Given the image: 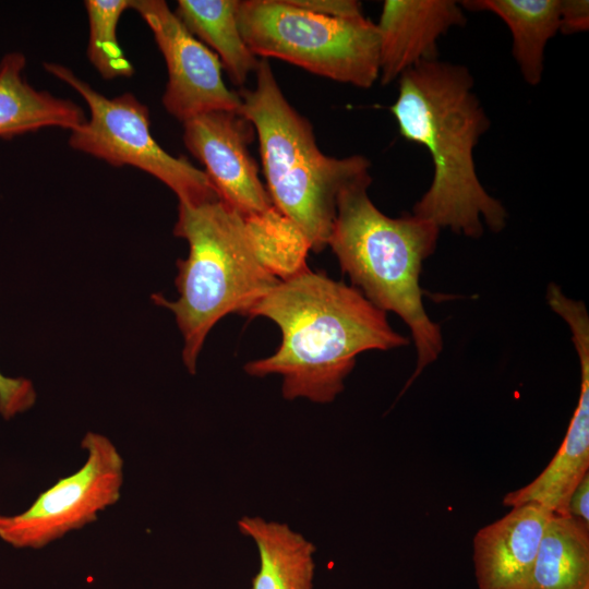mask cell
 <instances>
[{
  "instance_id": "cell-1",
  "label": "cell",
  "mask_w": 589,
  "mask_h": 589,
  "mask_svg": "<svg viewBox=\"0 0 589 589\" xmlns=\"http://www.w3.org/2000/svg\"><path fill=\"white\" fill-rule=\"evenodd\" d=\"M275 322L281 344L269 357L248 362L252 376L278 374L284 398L333 401L357 357L405 347L409 339L389 325L386 312L357 288L305 268L279 280L243 313Z\"/></svg>"
},
{
  "instance_id": "cell-2",
  "label": "cell",
  "mask_w": 589,
  "mask_h": 589,
  "mask_svg": "<svg viewBox=\"0 0 589 589\" xmlns=\"http://www.w3.org/2000/svg\"><path fill=\"white\" fill-rule=\"evenodd\" d=\"M474 81L461 64L422 61L399 76L389 108L402 137L429 151L434 175L412 214L478 239L484 224L493 232L506 227L507 212L481 184L473 148L490 129V119L473 92Z\"/></svg>"
},
{
  "instance_id": "cell-3",
  "label": "cell",
  "mask_w": 589,
  "mask_h": 589,
  "mask_svg": "<svg viewBox=\"0 0 589 589\" xmlns=\"http://www.w3.org/2000/svg\"><path fill=\"white\" fill-rule=\"evenodd\" d=\"M365 173L344 187L327 245L341 271L372 304L409 327L417 364L405 389L440 356L443 337L423 305V262L436 250L441 228L416 215L392 218L371 201Z\"/></svg>"
},
{
  "instance_id": "cell-4",
  "label": "cell",
  "mask_w": 589,
  "mask_h": 589,
  "mask_svg": "<svg viewBox=\"0 0 589 589\" xmlns=\"http://www.w3.org/2000/svg\"><path fill=\"white\" fill-rule=\"evenodd\" d=\"M254 88H242L241 115L259 136L266 190L274 207L303 233L310 250L327 247L340 190L369 173L362 155L327 156L313 128L284 96L266 59H260Z\"/></svg>"
},
{
  "instance_id": "cell-5",
  "label": "cell",
  "mask_w": 589,
  "mask_h": 589,
  "mask_svg": "<svg viewBox=\"0 0 589 589\" xmlns=\"http://www.w3.org/2000/svg\"><path fill=\"white\" fill-rule=\"evenodd\" d=\"M173 233L189 244L178 260L179 297L153 301L170 310L183 336L182 360L191 374L206 336L225 315L247 309L279 279L262 263L242 216L220 200L178 205Z\"/></svg>"
},
{
  "instance_id": "cell-6",
  "label": "cell",
  "mask_w": 589,
  "mask_h": 589,
  "mask_svg": "<svg viewBox=\"0 0 589 589\" xmlns=\"http://www.w3.org/2000/svg\"><path fill=\"white\" fill-rule=\"evenodd\" d=\"M238 24L250 50L361 88L380 75L376 24L364 15L328 17L290 0L239 1Z\"/></svg>"
},
{
  "instance_id": "cell-7",
  "label": "cell",
  "mask_w": 589,
  "mask_h": 589,
  "mask_svg": "<svg viewBox=\"0 0 589 589\" xmlns=\"http://www.w3.org/2000/svg\"><path fill=\"white\" fill-rule=\"evenodd\" d=\"M44 68L76 91L89 109V119L71 131L72 148L152 175L175 192L179 204L196 206L219 200L204 170L170 155L155 141L148 108L132 93L108 98L65 65L48 62Z\"/></svg>"
},
{
  "instance_id": "cell-8",
  "label": "cell",
  "mask_w": 589,
  "mask_h": 589,
  "mask_svg": "<svg viewBox=\"0 0 589 589\" xmlns=\"http://www.w3.org/2000/svg\"><path fill=\"white\" fill-rule=\"evenodd\" d=\"M84 464L43 491L23 512L0 513V540L19 550H40L97 520L121 496L124 460L107 436L87 432Z\"/></svg>"
},
{
  "instance_id": "cell-9",
  "label": "cell",
  "mask_w": 589,
  "mask_h": 589,
  "mask_svg": "<svg viewBox=\"0 0 589 589\" xmlns=\"http://www.w3.org/2000/svg\"><path fill=\"white\" fill-rule=\"evenodd\" d=\"M151 28L164 56L168 82L161 101L182 123L212 111L241 113L239 93L229 89L221 75L219 58L194 37L164 0H132Z\"/></svg>"
},
{
  "instance_id": "cell-10",
  "label": "cell",
  "mask_w": 589,
  "mask_h": 589,
  "mask_svg": "<svg viewBox=\"0 0 589 589\" xmlns=\"http://www.w3.org/2000/svg\"><path fill=\"white\" fill-rule=\"evenodd\" d=\"M546 300L568 325L580 364V393L566 434L548 466L528 484L508 492L505 506L536 503L553 514L568 515L570 495L589 473V316L582 301L570 299L551 284Z\"/></svg>"
},
{
  "instance_id": "cell-11",
  "label": "cell",
  "mask_w": 589,
  "mask_h": 589,
  "mask_svg": "<svg viewBox=\"0 0 589 589\" xmlns=\"http://www.w3.org/2000/svg\"><path fill=\"white\" fill-rule=\"evenodd\" d=\"M254 128L241 113L212 111L183 122V142L205 167L219 200L243 218L274 207L249 152Z\"/></svg>"
},
{
  "instance_id": "cell-12",
  "label": "cell",
  "mask_w": 589,
  "mask_h": 589,
  "mask_svg": "<svg viewBox=\"0 0 589 589\" xmlns=\"http://www.w3.org/2000/svg\"><path fill=\"white\" fill-rule=\"evenodd\" d=\"M466 21L462 8L453 0L384 1L376 24L381 83H392L422 61L437 60L438 38Z\"/></svg>"
},
{
  "instance_id": "cell-13",
  "label": "cell",
  "mask_w": 589,
  "mask_h": 589,
  "mask_svg": "<svg viewBox=\"0 0 589 589\" xmlns=\"http://www.w3.org/2000/svg\"><path fill=\"white\" fill-rule=\"evenodd\" d=\"M554 514L526 503L477 531L472 561L478 589H528L544 529Z\"/></svg>"
},
{
  "instance_id": "cell-14",
  "label": "cell",
  "mask_w": 589,
  "mask_h": 589,
  "mask_svg": "<svg viewBox=\"0 0 589 589\" xmlns=\"http://www.w3.org/2000/svg\"><path fill=\"white\" fill-rule=\"evenodd\" d=\"M26 59L10 52L0 61V137L12 139L43 128L70 131L85 122L83 109L72 101L34 88L26 80Z\"/></svg>"
},
{
  "instance_id": "cell-15",
  "label": "cell",
  "mask_w": 589,
  "mask_h": 589,
  "mask_svg": "<svg viewBox=\"0 0 589 589\" xmlns=\"http://www.w3.org/2000/svg\"><path fill=\"white\" fill-rule=\"evenodd\" d=\"M239 531L256 545L260 568L250 589H313L315 545L289 525L244 516Z\"/></svg>"
},
{
  "instance_id": "cell-16",
  "label": "cell",
  "mask_w": 589,
  "mask_h": 589,
  "mask_svg": "<svg viewBox=\"0 0 589 589\" xmlns=\"http://www.w3.org/2000/svg\"><path fill=\"white\" fill-rule=\"evenodd\" d=\"M469 11H489L500 16L513 37V57L529 85L543 75L548 41L560 32L561 0H466Z\"/></svg>"
},
{
  "instance_id": "cell-17",
  "label": "cell",
  "mask_w": 589,
  "mask_h": 589,
  "mask_svg": "<svg viewBox=\"0 0 589 589\" xmlns=\"http://www.w3.org/2000/svg\"><path fill=\"white\" fill-rule=\"evenodd\" d=\"M239 0H179L175 14L187 29L216 53L231 82L242 87L260 59L245 44L238 24Z\"/></svg>"
},
{
  "instance_id": "cell-18",
  "label": "cell",
  "mask_w": 589,
  "mask_h": 589,
  "mask_svg": "<svg viewBox=\"0 0 589 589\" xmlns=\"http://www.w3.org/2000/svg\"><path fill=\"white\" fill-rule=\"evenodd\" d=\"M528 589H589V526L570 516H552Z\"/></svg>"
},
{
  "instance_id": "cell-19",
  "label": "cell",
  "mask_w": 589,
  "mask_h": 589,
  "mask_svg": "<svg viewBox=\"0 0 589 589\" xmlns=\"http://www.w3.org/2000/svg\"><path fill=\"white\" fill-rule=\"evenodd\" d=\"M244 220L260 260L275 277L284 280L308 268V240L275 207Z\"/></svg>"
},
{
  "instance_id": "cell-20",
  "label": "cell",
  "mask_w": 589,
  "mask_h": 589,
  "mask_svg": "<svg viewBox=\"0 0 589 589\" xmlns=\"http://www.w3.org/2000/svg\"><path fill=\"white\" fill-rule=\"evenodd\" d=\"M132 0H86L89 26L87 57L106 80L129 77L134 68L122 51L117 28L122 13L131 9Z\"/></svg>"
},
{
  "instance_id": "cell-21",
  "label": "cell",
  "mask_w": 589,
  "mask_h": 589,
  "mask_svg": "<svg viewBox=\"0 0 589 589\" xmlns=\"http://www.w3.org/2000/svg\"><path fill=\"white\" fill-rule=\"evenodd\" d=\"M37 394L28 378L10 377L0 371V416L10 420L29 410L36 402Z\"/></svg>"
},
{
  "instance_id": "cell-22",
  "label": "cell",
  "mask_w": 589,
  "mask_h": 589,
  "mask_svg": "<svg viewBox=\"0 0 589 589\" xmlns=\"http://www.w3.org/2000/svg\"><path fill=\"white\" fill-rule=\"evenodd\" d=\"M309 12L328 17H357L363 15L361 2L354 0H290Z\"/></svg>"
},
{
  "instance_id": "cell-23",
  "label": "cell",
  "mask_w": 589,
  "mask_h": 589,
  "mask_svg": "<svg viewBox=\"0 0 589 589\" xmlns=\"http://www.w3.org/2000/svg\"><path fill=\"white\" fill-rule=\"evenodd\" d=\"M589 28V2L587 0H561L560 32L565 35L586 32Z\"/></svg>"
},
{
  "instance_id": "cell-24",
  "label": "cell",
  "mask_w": 589,
  "mask_h": 589,
  "mask_svg": "<svg viewBox=\"0 0 589 589\" xmlns=\"http://www.w3.org/2000/svg\"><path fill=\"white\" fill-rule=\"evenodd\" d=\"M568 515L589 526V473L573 491L568 502Z\"/></svg>"
}]
</instances>
